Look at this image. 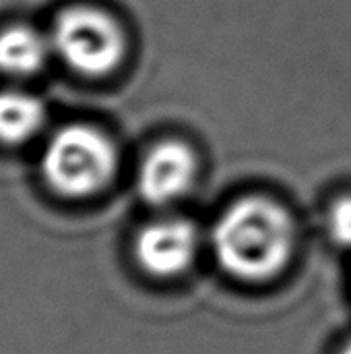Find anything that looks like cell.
I'll return each mask as SVG.
<instances>
[{
    "instance_id": "6da1fadb",
    "label": "cell",
    "mask_w": 351,
    "mask_h": 354,
    "mask_svg": "<svg viewBox=\"0 0 351 354\" xmlns=\"http://www.w3.org/2000/svg\"><path fill=\"white\" fill-rule=\"evenodd\" d=\"M213 251L221 268L248 282L277 276L294 251L290 214L265 197L232 203L213 226Z\"/></svg>"
},
{
    "instance_id": "5b68a950",
    "label": "cell",
    "mask_w": 351,
    "mask_h": 354,
    "mask_svg": "<svg viewBox=\"0 0 351 354\" xmlns=\"http://www.w3.org/2000/svg\"><path fill=\"white\" fill-rule=\"evenodd\" d=\"M197 174L192 149L180 141H161L143 160L139 170L141 197L151 205H166L182 197Z\"/></svg>"
},
{
    "instance_id": "277c9868",
    "label": "cell",
    "mask_w": 351,
    "mask_h": 354,
    "mask_svg": "<svg viewBox=\"0 0 351 354\" xmlns=\"http://www.w3.org/2000/svg\"><path fill=\"white\" fill-rule=\"evenodd\" d=\"M199 234L186 220H157L145 226L134 241V255L145 272L157 278L182 274L194 259Z\"/></svg>"
},
{
    "instance_id": "3957f363",
    "label": "cell",
    "mask_w": 351,
    "mask_h": 354,
    "mask_svg": "<svg viewBox=\"0 0 351 354\" xmlns=\"http://www.w3.org/2000/svg\"><path fill=\"white\" fill-rule=\"evenodd\" d=\"M54 50L79 73L101 77L114 71L126 52L122 27L91 6L66 8L52 31Z\"/></svg>"
},
{
    "instance_id": "8992f818",
    "label": "cell",
    "mask_w": 351,
    "mask_h": 354,
    "mask_svg": "<svg viewBox=\"0 0 351 354\" xmlns=\"http://www.w3.org/2000/svg\"><path fill=\"white\" fill-rule=\"evenodd\" d=\"M48 41L31 27L14 25L0 33V71L31 75L46 62Z\"/></svg>"
},
{
    "instance_id": "9c48e42d",
    "label": "cell",
    "mask_w": 351,
    "mask_h": 354,
    "mask_svg": "<svg viewBox=\"0 0 351 354\" xmlns=\"http://www.w3.org/2000/svg\"><path fill=\"white\" fill-rule=\"evenodd\" d=\"M341 354H351V340L343 346V351H341Z\"/></svg>"
},
{
    "instance_id": "52a82bcc",
    "label": "cell",
    "mask_w": 351,
    "mask_h": 354,
    "mask_svg": "<svg viewBox=\"0 0 351 354\" xmlns=\"http://www.w3.org/2000/svg\"><path fill=\"white\" fill-rule=\"evenodd\" d=\"M43 124V106L23 91L0 93V141L21 143L31 139Z\"/></svg>"
},
{
    "instance_id": "7a4b0ae2",
    "label": "cell",
    "mask_w": 351,
    "mask_h": 354,
    "mask_svg": "<svg viewBox=\"0 0 351 354\" xmlns=\"http://www.w3.org/2000/svg\"><path fill=\"white\" fill-rule=\"evenodd\" d=\"M41 168L54 191L66 197H87L112 180L116 149L101 131L87 124H70L50 139Z\"/></svg>"
},
{
    "instance_id": "ba28073f",
    "label": "cell",
    "mask_w": 351,
    "mask_h": 354,
    "mask_svg": "<svg viewBox=\"0 0 351 354\" xmlns=\"http://www.w3.org/2000/svg\"><path fill=\"white\" fill-rule=\"evenodd\" d=\"M329 230L335 243L351 247V195L333 203L329 212Z\"/></svg>"
}]
</instances>
